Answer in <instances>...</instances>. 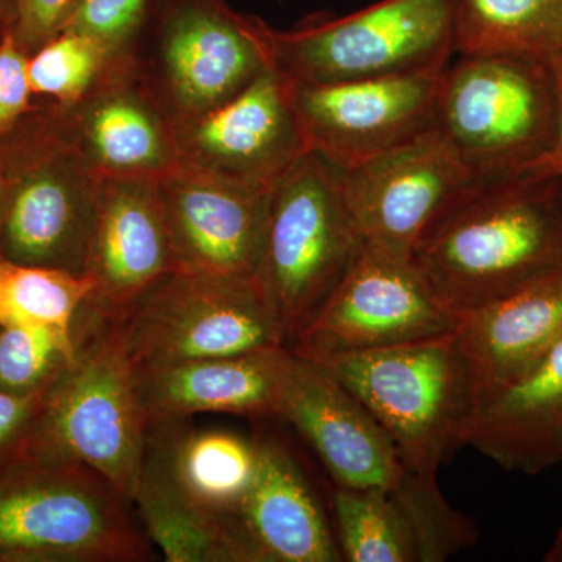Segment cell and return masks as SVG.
Masks as SVG:
<instances>
[{"instance_id": "cell-21", "label": "cell", "mask_w": 562, "mask_h": 562, "mask_svg": "<svg viewBox=\"0 0 562 562\" xmlns=\"http://www.w3.org/2000/svg\"><path fill=\"white\" fill-rule=\"evenodd\" d=\"M172 271L158 179H103L85 271L94 283L88 301L114 312Z\"/></svg>"}, {"instance_id": "cell-20", "label": "cell", "mask_w": 562, "mask_h": 562, "mask_svg": "<svg viewBox=\"0 0 562 562\" xmlns=\"http://www.w3.org/2000/svg\"><path fill=\"white\" fill-rule=\"evenodd\" d=\"M291 355L290 347L277 346L135 369L147 424L183 420L199 413L276 419Z\"/></svg>"}, {"instance_id": "cell-14", "label": "cell", "mask_w": 562, "mask_h": 562, "mask_svg": "<svg viewBox=\"0 0 562 562\" xmlns=\"http://www.w3.org/2000/svg\"><path fill=\"white\" fill-rule=\"evenodd\" d=\"M172 133L181 168L261 191H271L308 151L290 85L273 68Z\"/></svg>"}, {"instance_id": "cell-8", "label": "cell", "mask_w": 562, "mask_h": 562, "mask_svg": "<svg viewBox=\"0 0 562 562\" xmlns=\"http://www.w3.org/2000/svg\"><path fill=\"white\" fill-rule=\"evenodd\" d=\"M435 125L476 181L530 172L552 146L557 94L546 58L460 55L443 68Z\"/></svg>"}, {"instance_id": "cell-5", "label": "cell", "mask_w": 562, "mask_h": 562, "mask_svg": "<svg viewBox=\"0 0 562 562\" xmlns=\"http://www.w3.org/2000/svg\"><path fill=\"white\" fill-rule=\"evenodd\" d=\"M305 358V357H303ZM369 409L406 471L438 480L475 413L471 373L454 331L384 349L308 358Z\"/></svg>"}, {"instance_id": "cell-6", "label": "cell", "mask_w": 562, "mask_h": 562, "mask_svg": "<svg viewBox=\"0 0 562 562\" xmlns=\"http://www.w3.org/2000/svg\"><path fill=\"white\" fill-rule=\"evenodd\" d=\"M271 32L224 0H165L124 58L173 127L231 101L272 69Z\"/></svg>"}, {"instance_id": "cell-3", "label": "cell", "mask_w": 562, "mask_h": 562, "mask_svg": "<svg viewBox=\"0 0 562 562\" xmlns=\"http://www.w3.org/2000/svg\"><path fill=\"white\" fill-rule=\"evenodd\" d=\"M102 183L70 143L57 106L33 101L0 139V258L85 276Z\"/></svg>"}, {"instance_id": "cell-2", "label": "cell", "mask_w": 562, "mask_h": 562, "mask_svg": "<svg viewBox=\"0 0 562 562\" xmlns=\"http://www.w3.org/2000/svg\"><path fill=\"white\" fill-rule=\"evenodd\" d=\"M76 358L44 394L29 453L83 462L133 503L146 453L135 368L109 310L83 303Z\"/></svg>"}, {"instance_id": "cell-13", "label": "cell", "mask_w": 562, "mask_h": 562, "mask_svg": "<svg viewBox=\"0 0 562 562\" xmlns=\"http://www.w3.org/2000/svg\"><path fill=\"white\" fill-rule=\"evenodd\" d=\"M443 68L335 83L286 80L308 151L347 171L428 131Z\"/></svg>"}, {"instance_id": "cell-26", "label": "cell", "mask_w": 562, "mask_h": 562, "mask_svg": "<svg viewBox=\"0 0 562 562\" xmlns=\"http://www.w3.org/2000/svg\"><path fill=\"white\" fill-rule=\"evenodd\" d=\"M92 290L87 276L0 258V325L41 328L76 344L74 325Z\"/></svg>"}, {"instance_id": "cell-34", "label": "cell", "mask_w": 562, "mask_h": 562, "mask_svg": "<svg viewBox=\"0 0 562 562\" xmlns=\"http://www.w3.org/2000/svg\"><path fill=\"white\" fill-rule=\"evenodd\" d=\"M16 18V0H0V44L13 32Z\"/></svg>"}, {"instance_id": "cell-19", "label": "cell", "mask_w": 562, "mask_h": 562, "mask_svg": "<svg viewBox=\"0 0 562 562\" xmlns=\"http://www.w3.org/2000/svg\"><path fill=\"white\" fill-rule=\"evenodd\" d=\"M251 441L254 475L239 503L238 522L258 562L342 561L331 509L325 508L294 450L273 435Z\"/></svg>"}, {"instance_id": "cell-28", "label": "cell", "mask_w": 562, "mask_h": 562, "mask_svg": "<svg viewBox=\"0 0 562 562\" xmlns=\"http://www.w3.org/2000/svg\"><path fill=\"white\" fill-rule=\"evenodd\" d=\"M76 358V344L41 328L0 325V392L44 394Z\"/></svg>"}, {"instance_id": "cell-35", "label": "cell", "mask_w": 562, "mask_h": 562, "mask_svg": "<svg viewBox=\"0 0 562 562\" xmlns=\"http://www.w3.org/2000/svg\"><path fill=\"white\" fill-rule=\"evenodd\" d=\"M543 560L547 562H562V527L560 532H558L557 539H554L552 549L547 552Z\"/></svg>"}, {"instance_id": "cell-16", "label": "cell", "mask_w": 562, "mask_h": 562, "mask_svg": "<svg viewBox=\"0 0 562 562\" xmlns=\"http://www.w3.org/2000/svg\"><path fill=\"white\" fill-rule=\"evenodd\" d=\"M330 509L342 561L439 562L473 541V524L446 502L438 480L412 475L395 491L333 483Z\"/></svg>"}, {"instance_id": "cell-7", "label": "cell", "mask_w": 562, "mask_h": 562, "mask_svg": "<svg viewBox=\"0 0 562 562\" xmlns=\"http://www.w3.org/2000/svg\"><path fill=\"white\" fill-rule=\"evenodd\" d=\"M364 247L344 169L306 151L269 194L257 281L288 346L316 317Z\"/></svg>"}, {"instance_id": "cell-4", "label": "cell", "mask_w": 562, "mask_h": 562, "mask_svg": "<svg viewBox=\"0 0 562 562\" xmlns=\"http://www.w3.org/2000/svg\"><path fill=\"white\" fill-rule=\"evenodd\" d=\"M133 503L94 469L25 454L0 472V562H140Z\"/></svg>"}, {"instance_id": "cell-24", "label": "cell", "mask_w": 562, "mask_h": 562, "mask_svg": "<svg viewBox=\"0 0 562 562\" xmlns=\"http://www.w3.org/2000/svg\"><path fill=\"white\" fill-rule=\"evenodd\" d=\"M462 446L527 475L562 462V339L522 379L473 413Z\"/></svg>"}, {"instance_id": "cell-23", "label": "cell", "mask_w": 562, "mask_h": 562, "mask_svg": "<svg viewBox=\"0 0 562 562\" xmlns=\"http://www.w3.org/2000/svg\"><path fill=\"white\" fill-rule=\"evenodd\" d=\"M454 335L471 373L476 412L561 341L562 268L461 317Z\"/></svg>"}, {"instance_id": "cell-12", "label": "cell", "mask_w": 562, "mask_h": 562, "mask_svg": "<svg viewBox=\"0 0 562 562\" xmlns=\"http://www.w3.org/2000/svg\"><path fill=\"white\" fill-rule=\"evenodd\" d=\"M479 183L436 125L344 171V190L369 246L409 255Z\"/></svg>"}, {"instance_id": "cell-29", "label": "cell", "mask_w": 562, "mask_h": 562, "mask_svg": "<svg viewBox=\"0 0 562 562\" xmlns=\"http://www.w3.org/2000/svg\"><path fill=\"white\" fill-rule=\"evenodd\" d=\"M165 0H76L61 32L87 36L111 58H124Z\"/></svg>"}, {"instance_id": "cell-33", "label": "cell", "mask_w": 562, "mask_h": 562, "mask_svg": "<svg viewBox=\"0 0 562 562\" xmlns=\"http://www.w3.org/2000/svg\"><path fill=\"white\" fill-rule=\"evenodd\" d=\"M552 70L554 94H557V125L550 149L531 166L530 172L535 176L562 177V49L553 52L549 58Z\"/></svg>"}, {"instance_id": "cell-9", "label": "cell", "mask_w": 562, "mask_h": 562, "mask_svg": "<svg viewBox=\"0 0 562 562\" xmlns=\"http://www.w3.org/2000/svg\"><path fill=\"white\" fill-rule=\"evenodd\" d=\"M110 313L135 369L288 346L271 303L247 277L172 271Z\"/></svg>"}, {"instance_id": "cell-32", "label": "cell", "mask_w": 562, "mask_h": 562, "mask_svg": "<svg viewBox=\"0 0 562 562\" xmlns=\"http://www.w3.org/2000/svg\"><path fill=\"white\" fill-rule=\"evenodd\" d=\"M76 0H16L13 35L29 55L61 32Z\"/></svg>"}, {"instance_id": "cell-27", "label": "cell", "mask_w": 562, "mask_h": 562, "mask_svg": "<svg viewBox=\"0 0 562 562\" xmlns=\"http://www.w3.org/2000/svg\"><path fill=\"white\" fill-rule=\"evenodd\" d=\"M114 61L87 36L65 31L57 33L29 55L33 99L57 106L74 105L102 80Z\"/></svg>"}, {"instance_id": "cell-31", "label": "cell", "mask_w": 562, "mask_h": 562, "mask_svg": "<svg viewBox=\"0 0 562 562\" xmlns=\"http://www.w3.org/2000/svg\"><path fill=\"white\" fill-rule=\"evenodd\" d=\"M44 394L20 397L0 392V472L29 454Z\"/></svg>"}, {"instance_id": "cell-18", "label": "cell", "mask_w": 562, "mask_h": 562, "mask_svg": "<svg viewBox=\"0 0 562 562\" xmlns=\"http://www.w3.org/2000/svg\"><path fill=\"white\" fill-rule=\"evenodd\" d=\"M57 111L70 143L101 179H161L179 166L171 124L125 58L79 102Z\"/></svg>"}, {"instance_id": "cell-17", "label": "cell", "mask_w": 562, "mask_h": 562, "mask_svg": "<svg viewBox=\"0 0 562 562\" xmlns=\"http://www.w3.org/2000/svg\"><path fill=\"white\" fill-rule=\"evenodd\" d=\"M158 192L177 271L257 279L271 191L177 166Z\"/></svg>"}, {"instance_id": "cell-36", "label": "cell", "mask_w": 562, "mask_h": 562, "mask_svg": "<svg viewBox=\"0 0 562 562\" xmlns=\"http://www.w3.org/2000/svg\"><path fill=\"white\" fill-rule=\"evenodd\" d=\"M0 213H2V187H0Z\"/></svg>"}, {"instance_id": "cell-22", "label": "cell", "mask_w": 562, "mask_h": 562, "mask_svg": "<svg viewBox=\"0 0 562 562\" xmlns=\"http://www.w3.org/2000/svg\"><path fill=\"white\" fill-rule=\"evenodd\" d=\"M254 468V441L227 431L192 430L187 419L154 422L147 427L138 487L241 530L238 508Z\"/></svg>"}, {"instance_id": "cell-30", "label": "cell", "mask_w": 562, "mask_h": 562, "mask_svg": "<svg viewBox=\"0 0 562 562\" xmlns=\"http://www.w3.org/2000/svg\"><path fill=\"white\" fill-rule=\"evenodd\" d=\"M27 65V52L10 32L0 44V139L13 131L35 101L29 83Z\"/></svg>"}, {"instance_id": "cell-15", "label": "cell", "mask_w": 562, "mask_h": 562, "mask_svg": "<svg viewBox=\"0 0 562 562\" xmlns=\"http://www.w3.org/2000/svg\"><path fill=\"white\" fill-rule=\"evenodd\" d=\"M277 419L308 442L335 484L395 491L413 475L369 409L330 372L294 351Z\"/></svg>"}, {"instance_id": "cell-10", "label": "cell", "mask_w": 562, "mask_h": 562, "mask_svg": "<svg viewBox=\"0 0 562 562\" xmlns=\"http://www.w3.org/2000/svg\"><path fill=\"white\" fill-rule=\"evenodd\" d=\"M273 69L291 83H335L443 68L454 50V0H382L369 9L271 32Z\"/></svg>"}, {"instance_id": "cell-25", "label": "cell", "mask_w": 562, "mask_h": 562, "mask_svg": "<svg viewBox=\"0 0 562 562\" xmlns=\"http://www.w3.org/2000/svg\"><path fill=\"white\" fill-rule=\"evenodd\" d=\"M562 49V0H454V50L549 58Z\"/></svg>"}, {"instance_id": "cell-11", "label": "cell", "mask_w": 562, "mask_h": 562, "mask_svg": "<svg viewBox=\"0 0 562 562\" xmlns=\"http://www.w3.org/2000/svg\"><path fill=\"white\" fill-rule=\"evenodd\" d=\"M443 308L413 257L364 247L290 349L305 358L353 353L449 335Z\"/></svg>"}, {"instance_id": "cell-1", "label": "cell", "mask_w": 562, "mask_h": 562, "mask_svg": "<svg viewBox=\"0 0 562 562\" xmlns=\"http://www.w3.org/2000/svg\"><path fill=\"white\" fill-rule=\"evenodd\" d=\"M550 177L479 181L413 251L454 319L562 268V203Z\"/></svg>"}]
</instances>
